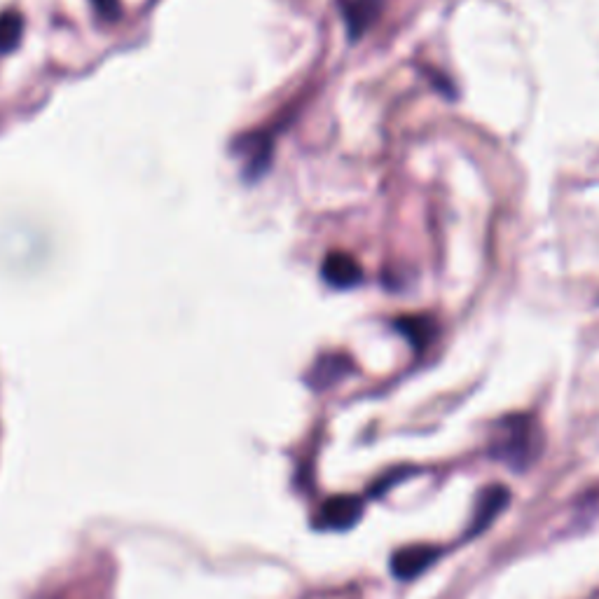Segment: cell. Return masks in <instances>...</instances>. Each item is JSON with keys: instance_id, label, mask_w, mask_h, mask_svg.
<instances>
[{"instance_id": "6da1fadb", "label": "cell", "mask_w": 599, "mask_h": 599, "mask_svg": "<svg viewBox=\"0 0 599 599\" xmlns=\"http://www.w3.org/2000/svg\"><path fill=\"white\" fill-rule=\"evenodd\" d=\"M543 431L536 417L518 412V415L501 417L490 431L487 454L511 471H529L543 452Z\"/></svg>"}, {"instance_id": "7a4b0ae2", "label": "cell", "mask_w": 599, "mask_h": 599, "mask_svg": "<svg viewBox=\"0 0 599 599\" xmlns=\"http://www.w3.org/2000/svg\"><path fill=\"white\" fill-rule=\"evenodd\" d=\"M508 501H511V492H508L504 485H490L485 487V490H480L478 499H475L471 525H468L466 532L468 539H473V536L490 529L492 522L508 508Z\"/></svg>"}, {"instance_id": "3957f363", "label": "cell", "mask_w": 599, "mask_h": 599, "mask_svg": "<svg viewBox=\"0 0 599 599\" xmlns=\"http://www.w3.org/2000/svg\"><path fill=\"white\" fill-rule=\"evenodd\" d=\"M440 555H443V548L426 546V543L401 548L391 557V574H394L398 581H412V578L422 576L426 569H431L433 564L438 562Z\"/></svg>"}, {"instance_id": "277c9868", "label": "cell", "mask_w": 599, "mask_h": 599, "mask_svg": "<svg viewBox=\"0 0 599 599\" xmlns=\"http://www.w3.org/2000/svg\"><path fill=\"white\" fill-rule=\"evenodd\" d=\"M363 515V501L356 497H333L326 501L319 513V527L326 529H349Z\"/></svg>"}, {"instance_id": "5b68a950", "label": "cell", "mask_w": 599, "mask_h": 599, "mask_svg": "<svg viewBox=\"0 0 599 599\" xmlns=\"http://www.w3.org/2000/svg\"><path fill=\"white\" fill-rule=\"evenodd\" d=\"M321 277L335 288H351L361 284L363 272H361V265L356 263V258H351L349 253L335 251V253H328L326 260H323Z\"/></svg>"}, {"instance_id": "8992f818", "label": "cell", "mask_w": 599, "mask_h": 599, "mask_svg": "<svg viewBox=\"0 0 599 599\" xmlns=\"http://www.w3.org/2000/svg\"><path fill=\"white\" fill-rule=\"evenodd\" d=\"M382 0H342V15L347 19L349 36L361 38L370 29V24L380 17Z\"/></svg>"}, {"instance_id": "52a82bcc", "label": "cell", "mask_w": 599, "mask_h": 599, "mask_svg": "<svg viewBox=\"0 0 599 599\" xmlns=\"http://www.w3.org/2000/svg\"><path fill=\"white\" fill-rule=\"evenodd\" d=\"M396 330L401 335L408 337V342L415 347L417 351H422L429 347L433 342V337L438 333L436 321L431 316H403V319L396 321Z\"/></svg>"}, {"instance_id": "ba28073f", "label": "cell", "mask_w": 599, "mask_h": 599, "mask_svg": "<svg viewBox=\"0 0 599 599\" xmlns=\"http://www.w3.org/2000/svg\"><path fill=\"white\" fill-rule=\"evenodd\" d=\"M351 370V363L349 358H344L340 354H333V356H326L321 358L319 363H316L314 373L309 380H312V384L316 389H323V387H330V384H335L340 377H344Z\"/></svg>"}, {"instance_id": "9c48e42d", "label": "cell", "mask_w": 599, "mask_h": 599, "mask_svg": "<svg viewBox=\"0 0 599 599\" xmlns=\"http://www.w3.org/2000/svg\"><path fill=\"white\" fill-rule=\"evenodd\" d=\"M24 33V19L19 12H3L0 15V54H8L15 50L19 45V40H22Z\"/></svg>"}, {"instance_id": "30bf717a", "label": "cell", "mask_w": 599, "mask_h": 599, "mask_svg": "<svg viewBox=\"0 0 599 599\" xmlns=\"http://www.w3.org/2000/svg\"><path fill=\"white\" fill-rule=\"evenodd\" d=\"M92 3L106 22H115L120 17V0H92Z\"/></svg>"}]
</instances>
